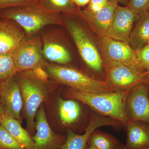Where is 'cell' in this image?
Returning a JSON list of instances; mask_svg holds the SVG:
<instances>
[{"label": "cell", "instance_id": "17", "mask_svg": "<svg viewBox=\"0 0 149 149\" xmlns=\"http://www.w3.org/2000/svg\"><path fill=\"white\" fill-rule=\"evenodd\" d=\"M128 43L135 51L149 44V14L147 11L139 14L130 33Z\"/></svg>", "mask_w": 149, "mask_h": 149}, {"label": "cell", "instance_id": "14", "mask_svg": "<svg viewBox=\"0 0 149 149\" xmlns=\"http://www.w3.org/2000/svg\"><path fill=\"white\" fill-rule=\"evenodd\" d=\"M118 3L116 0H109L104 7L97 11L91 12L85 9L83 10L78 9L77 14L87 22L101 38L105 36Z\"/></svg>", "mask_w": 149, "mask_h": 149}, {"label": "cell", "instance_id": "3", "mask_svg": "<svg viewBox=\"0 0 149 149\" xmlns=\"http://www.w3.org/2000/svg\"><path fill=\"white\" fill-rule=\"evenodd\" d=\"M43 66L48 74L57 82L75 91L88 93L118 91L109 85L106 81L96 80L72 68L46 63Z\"/></svg>", "mask_w": 149, "mask_h": 149}, {"label": "cell", "instance_id": "12", "mask_svg": "<svg viewBox=\"0 0 149 149\" xmlns=\"http://www.w3.org/2000/svg\"><path fill=\"white\" fill-rule=\"evenodd\" d=\"M139 15L127 6H118L105 37L128 43L129 36Z\"/></svg>", "mask_w": 149, "mask_h": 149}, {"label": "cell", "instance_id": "6", "mask_svg": "<svg viewBox=\"0 0 149 149\" xmlns=\"http://www.w3.org/2000/svg\"><path fill=\"white\" fill-rule=\"evenodd\" d=\"M104 69L106 73V81L118 91L131 90L144 83L148 74V72H136L124 65L103 58Z\"/></svg>", "mask_w": 149, "mask_h": 149}, {"label": "cell", "instance_id": "38", "mask_svg": "<svg viewBox=\"0 0 149 149\" xmlns=\"http://www.w3.org/2000/svg\"><path fill=\"white\" fill-rule=\"evenodd\" d=\"M40 1H41V0H40Z\"/></svg>", "mask_w": 149, "mask_h": 149}, {"label": "cell", "instance_id": "1", "mask_svg": "<svg viewBox=\"0 0 149 149\" xmlns=\"http://www.w3.org/2000/svg\"><path fill=\"white\" fill-rule=\"evenodd\" d=\"M0 19L13 20L29 36L35 35L47 25L64 24L60 13L47 8L41 2L1 10Z\"/></svg>", "mask_w": 149, "mask_h": 149}, {"label": "cell", "instance_id": "23", "mask_svg": "<svg viewBox=\"0 0 149 149\" xmlns=\"http://www.w3.org/2000/svg\"><path fill=\"white\" fill-rule=\"evenodd\" d=\"M12 53L0 54V83L17 73Z\"/></svg>", "mask_w": 149, "mask_h": 149}, {"label": "cell", "instance_id": "39", "mask_svg": "<svg viewBox=\"0 0 149 149\" xmlns=\"http://www.w3.org/2000/svg\"></svg>", "mask_w": 149, "mask_h": 149}, {"label": "cell", "instance_id": "16", "mask_svg": "<svg viewBox=\"0 0 149 149\" xmlns=\"http://www.w3.org/2000/svg\"><path fill=\"white\" fill-rule=\"evenodd\" d=\"M125 126L127 139L125 146L128 149L149 147V126L143 122L129 119Z\"/></svg>", "mask_w": 149, "mask_h": 149}, {"label": "cell", "instance_id": "9", "mask_svg": "<svg viewBox=\"0 0 149 149\" xmlns=\"http://www.w3.org/2000/svg\"><path fill=\"white\" fill-rule=\"evenodd\" d=\"M143 83L130 90L125 101V111L130 120L149 123L148 88Z\"/></svg>", "mask_w": 149, "mask_h": 149}, {"label": "cell", "instance_id": "2", "mask_svg": "<svg viewBox=\"0 0 149 149\" xmlns=\"http://www.w3.org/2000/svg\"><path fill=\"white\" fill-rule=\"evenodd\" d=\"M130 91L88 93L69 88L66 94L67 97L79 101L102 115L111 118L125 125L129 118L125 111V103Z\"/></svg>", "mask_w": 149, "mask_h": 149}, {"label": "cell", "instance_id": "30", "mask_svg": "<svg viewBox=\"0 0 149 149\" xmlns=\"http://www.w3.org/2000/svg\"><path fill=\"white\" fill-rule=\"evenodd\" d=\"M77 7H82L88 5L90 0H72Z\"/></svg>", "mask_w": 149, "mask_h": 149}, {"label": "cell", "instance_id": "19", "mask_svg": "<svg viewBox=\"0 0 149 149\" xmlns=\"http://www.w3.org/2000/svg\"><path fill=\"white\" fill-rule=\"evenodd\" d=\"M42 52L48 60L59 64H67L72 60L70 53L64 46L49 37L43 38Z\"/></svg>", "mask_w": 149, "mask_h": 149}, {"label": "cell", "instance_id": "37", "mask_svg": "<svg viewBox=\"0 0 149 149\" xmlns=\"http://www.w3.org/2000/svg\"><path fill=\"white\" fill-rule=\"evenodd\" d=\"M147 11H148V13L149 14V8L148 9V10H147Z\"/></svg>", "mask_w": 149, "mask_h": 149}, {"label": "cell", "instance_id": "31", "mask_svg": "<svg viewBox=\"0 0 149 149\" xmlns=\"http://www.w3.org/2000/svg\"><path fill=\"white\" fill-rule=\"evenodd\" d=\"M5 114V113L2 104L0 102V124H1L3 117Z\"/></svg>", "mask_w": 149, "mask_h": 149}, {"label": "cell", "instance_id": "34", "mask_svg": "<svg viewBox=\"0 0 149 149\" xmlns=\"http://www.w3.org/2000/svg\"><path fill=\"white\" fill-rule=\"evenodd\" d=\"M85 149H97L96 148H95L93 146H91V145H88V144H87V146H86V148H85Z\"/></svg>", "mask_w": 149, "mask_h": 149}, {"label": "cell", "instance_id": "36", "mask_svg": "<svg viewBox=\"0 0 149 149\" xmlns=\"http://www.w3.org/2000/svg\"><path fill=\"white\" fill-rule=\"evenodd\" d=\"M139 149H149V147H147V148H142Z\"/></svg>", "mask_w": 149, "mask_h": 149}, {"label": "cell", "instance_id": "20", "mask_svg": "<svg viewBox=\"0 0 149 149\" xmlns=\"http://www.w3.org/2000/svg\"><path fill=\"white\" fill-rule=\"evenodd\" d=\"M58 109L61 121L65 126L74 124L78 120L81 113L80 105L72 99L64 100L59 98Z\"/></svg>", "mask_w": 149, "mask_h": 149}, {"label": "cell", "instance_id": "11", "mask_svg": "<svg viewBox=\"0 0 149 149\" xmlns=\"http://www.w3.org/2000/svg\"><path fill=\"white\" fill-rule=\"evenodd\" d=\"M15 75L0 83V102L5 114L20 122L23 102Z\"/></svg>", "mask_w": 149, "mask_h": 149}, {"label": "cell", "instance_id": "28", "mask_svg": "<svg viewBox=\"0 0 149 149\" xmlns=\"http://www.w3.org/2000/svg\"><path fill=\"white\" fill-rule=\"evenodd\" d=\"M109 1V0H90L85 9L91 12L97 11L104 7Z\"/></svg>", "mask_w": 149, "mask_h": 149}, {"label": "cell", "instance_id": "25", "mask_svg": "<svg viewBox=\"0 0 149 149\" xmlns=\"http://www.w3.org/2000/svg\"><path fill=\"white\" fill-rule=\"evenodd\" d=\"M136 51L138 61L142 68L149 74V44Z\"/></svg>", "mask_w": 149, "mask_h": 149}, {"label": "cell", "instance_id": "8", "mask_svg": "<svg viewBox=\"0 0 149 149\" xmlns=\"http://www.w3.org/2000/svg\"><path fill=\"white\" fill-rule=\"evenodd\" d=\"M40 37L25 40L12 54L17 72L34 70L43 66L42 43Z\"/></svg>", "mask_w": 149, "mask_h": 149}, {"label": "cell", "instance_id": "32", "mask_svg": "<svg viewBox=\"0 0 149 149\" xmlns=\"http://www.w3.org/2000/svg\"><path fill=\"white\" fill-rule=\"evenodd\" d=\"M116 1H118V3H120L124 5L127 4V6H128V0H116Z\"/></svg>", "mask_w": 149, "mask_h": 149}, {"label": "cell", "instance_id": "35", "mask_svg": "<svg viewBox=\"0 0 149 149\" xmlns=\"http://www.w3.org/2000/svg\"><path fill=\"white\" fill-rule=\"evenodd\" d=\"M146 80H147V83H148V87L149 89V74H148L146 77Z\"/></svg>", "mask_w": 149, "mask_h": 149}, {"label": "cell", "instance_id": "33", "mask_svg": "<svg viewBox=\"0 0 149 149\" xmlns=\"http://www.w3.org/2000/svg\"><path fill=\"white\" fill-rule=\"evenodd\" d=\"M116 149H128L125 146V145H123L122 143H120V145L118 146Z\"/></svg>", "mask_w": 149, "mask_h": 149}, {"label": "cell", "instance_id": "15", "mask_svg": "<svg viewBox=\"0 0 149 149\" xmlns=\"http://www.w3.org/2000/svg\"><path fill=\"white\" fill-rule=\"evenodd\" d=\"M26 37L24 30L15 22L0 19V54L12 53Z\"/></svg>", "mask_w": 149, "mask_h": 149}, {"label": "cell", "instance_id": "10", "mask_svg": "<svg viewBox=\"0 0 149 149\" xmlns=\"http://www.w3.org/2000/svg\"><path fill=\"white\" fill-rule=\"evenodd\" d=\"M35 119L36 133L32 139L34 149H61L66 140L63 136L56 135L48 123L44 107L41 105L37 111Z\"/></svg>", "mask_w": 149, "mask_h": 149}, {"label": "cell", "instance_id": "29", "mask_svg": "<svg viewBox=\"0 0 149 149\" xmlns=\"http://www.w3.org/2000/svg\"><path fill=\"white\" fill-rule=\"evenodd\" d=\"M33 72L36 76L40 80H42L44 82L47 81V75L46 72H45L41 67H39L33 70Z\"/></svg>", "mask_w": 149, "mask_h": 149}, {"label": "cell", "instance_id": "21", "mask_svg": "<svg viewBox=\"0 0 149 149\" xmlns=\"http://www.w3.org/2000/svg\"><path fill=\"white\" fill-rule=\"evenodd\" d=\"M120 144L113 136L97 130L91 135L88 143L97 149H116Z\"/></svg>", "mask_w": 149, "mask_h": 149}, {"label": "cell", "instance_id": "24", "mask_svg": "<svg viewBox=\"0 0 149 149\" xmlns=\"http://www.w3.org/2000/svg\"><path fill=\"white\" fill-rule=\"evenodd\" d=\"M0 149H24L0 124Z\"/></svg>", "mask_w": 149, "mask_h": 149}, {"label": "cell", "instance_id": "27", "mask_svg": "<svg viewBox=\"0 0 149 149\" xmlns=\"http://www.w3.org/2000/svg\"><path fill=\"white\" fill-rule=\"evenodd\" d=\"M135 13L140 14L149 8V0H129L128 6Z\"/></svg>", "mask_w": 149, "mask_h": 149}, {"label": "cell", "instance_id": "4", "mask_svg": "<svg viewBox=\"0 0 149 149\" xmlns=\"http://www.w3.org/2000/svg\"><path fill=\"white\" fill-rule=\"evenodd\" d=\"M15 76L23 100L27 129L29 132H32L35 127L37 111L47 96L46 82L38 78L33 70L18 72Z\"/></svg>", "mask_w": 149, "mask_h": 149}, {"label": "cell", "instance_id": "26", "mask_svg": "<svg viewBox=\"0 0 149 149\" xmlns=\"http://www.w3.org/2000/svg\"><path fill=\"white\" fill-rule=\"evenodd\" d=\"M40 2V0H0V11Z\"/></svg>", "mask_w": 149, "mask_h": 149}, {"label": "cell", "instance_id": "13", "mask_svg": "<svg viewBox=\"0 0 149 149\" xmlns=\"http://www.w3.org/2000/svg\"><path fill=\"white\" fill-rule=\"evenodd\" d=\"M120 123L111 118L93 114L83 134H76L70 129L67 130L66 140L61 149H85L91 135L97 128L104 126H119Z\"/></svg>", "mask_w": 149, "mask_h": 149}, {"label": "cell", "instance_id": "5", "mask_svg": "<svg viewBox=\"0 0 149 149\" xmlns=\"http://www.w3.org/2000/svg\"><path fill=\"white\" fill-rule=\"evenodd\" d=\"M64 22L84 61L94 71H102L104 69L103 60L87 32L73 19H66Z\"/></svg>", "mask_w": 149, "mask_h": 149}, {"label": "cell", "instance_id": "18", "mask_svg": "<svg viewBox=\"0 0 149 149\" xmlns=\"http://www.w3.org/2000/svg\"><path fill=\"white\" fill-rule=\"evenodd\" d=\"M1 124L23 148H35V144L32 137L29 132L22 127L18 120L5 114Z\"/></svg>", "mask_w": 149, "mask_h": 149}, {"label": "cell", "instance_id": "22", "mask_svg": "<svg viewBox=\"0 0 149 149\" xmlns=\"http://www.w3.org/2000/svg\"><path fill=\"white\" fill-rule=\"evenodd\" d=\"M40 2L47 8L59 13H73L78 9L72 0H41Z\"/></svg>", "mask_w": 149, "mask_h": 149}, {"label": "cell", "instance_id": "7", "mask_svg": "<svg viewBox=\"0 0 149 149\" xmlns=\"http://www.w3.org/2000/svg\"><path fill=\"white\" fill-rule=\"evenodd\" d=\"M100 45L103 58L124 65L136 72H147L139 63L136 51L128 42L104 37L101 38Z\"/></svg>", "mask_w": 149, "mask_h": 149}]
</instances>
